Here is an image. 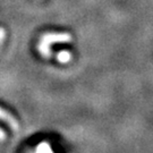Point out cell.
Returning a JSON list of instances; mask_svg holds the SVG:
<instances>
[{
	"label": "cell",
	"mask_w": 153,
	"mask_h": 153,
	"mask_svg": "<svg viewBox=\"0 0 153 153\" xmlns=\"http://www.w3.org/2000/svg\"><path fill=\"white\" fill-rule=\"evenodd\" d=\"M0 119H1V120H4L5 123H7V124L10 126L14 131H17V129L19 128V126H18V121H17L16 119L10 115V114H8L7 111H5L2 108H0Z\"/></svg>",
	"instance_id": "2"
},
{
	"label": "cell",
	"mask_w": 153,
	"mask_h": 153,
	"mask_svg": "<svg viewBox=\"0 0 153 153\" xmlns=\"http://www.w3.org/2000/svg\"><path fill=\"white\" fill-rule=\"evenodd\" d=\"M67 41H71V36L68 34H60V33H49V34H45L41 38L40 41V45H39V49L41 55L44 57H50L51 56V50H50V45L52 43H57V42H67Z\"/></svg>",
	"instance_id": "1"
},
{
	"label": "cell",
	"mask_w": 153,
	"mask_h": 153,
	"mask_svg": "<svg viewBox=\"0 0 153 153\" xmlns=\"http://www.w3.org/2000/svg\"><path fill=\"white\" fill-rule=\"evenodd\" d=\"M71 59V55L67 51H61L60 53L58 55V60L59 62H62V64H66Z\"/></svg>",
	"instance_id": "3"
},
{
	"label": "cell",
	"mask_w": 153,
	"mask_h": 153,
	"mask_svg": "<svg viewBox=\"0 0 153 153\" xmlns=\"http://www.w3.org/2000/svg\"><path fill=\"white\" fill-rule=\"evenodd\" d=\"M35 153H53V152H52V150H51V148H50V145L48 143H42L41 145L38 146Z\"/></svg>",
	"instance_id": "4"
},
{
	"label": "cell",
	"mask_w": 153,
	"mask_h": 153,
	"mask_svg": "<svg viewBox=\"0 0 153 153\" xmlns=\"http://www.w3.org/2000/svg\"><path fill=\"white\" fill-rule=\"evenodd\" d=\"M4 138H5V133L0 128V140H4Z\"/></svg>",
	"instance_id": "5"
}]
</instances>
